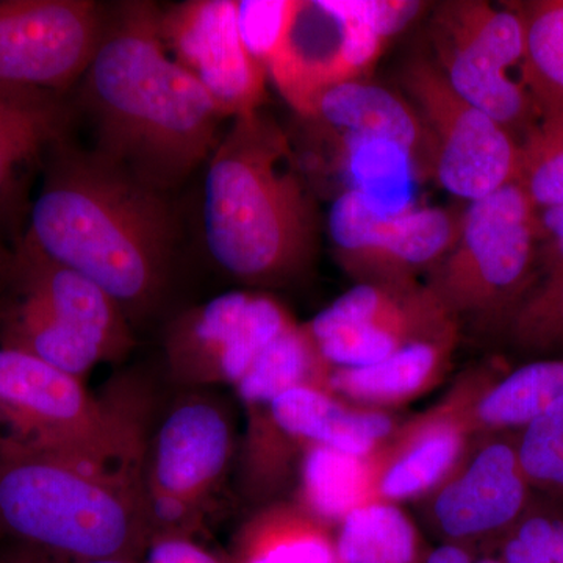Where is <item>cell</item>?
<instances>
[{"label":"cell","mask_w":563,"mask_h":563,"mask_svg":"<svg viewBox=\"0 0 563 563\" xmlns=\"http://www.w3.org/2000/svg\"><path fill=\"white\" fill-rule=\"evenodd\" d=\"M401 87L432 136L435 177L444 190L473 202L518 179L523 154L518 141L457 95L435 62H407Z\"/></svg>","instance_id":"11"},{"label":"cell","mask_w":563,"mask_h":563,"mask_svg":"<svg viewBox=\"0 0 563 563\" xmlns=\"http://www.w3.org/2000/svg\"><path fill=\"white\" fill-rule=\"evenodd\" d=\"M107 13L91 0H0V92H58L84 77Z\"/></svg>","instance_id":"15"},{"label":"cell","mask_w":563,"mask_h":563,"mask_svg":"<svg viewBox=\"0 0 563 563\" xmlns=\"http://www.w3.org/2000/svg\"><path fill=\"white\" fill-rule=\"evenodd\" d=\"M515 7L520 11L526 32L525 80L539 117V131L533 136L561 133L563 0H539Z\"/></svg>","instance_id":"27"},{"label":"cell","mask_w":563,"mask_h":563,"mask_svg":"<svg viewBox=\"0 0 563 563\" xmlns=\"http://www.w3.org/2000/svg\"><path fill=\"white\" fill-rule=\"evenodd\" d=\"M13 258L14 251L7 250L5 244L0 240V284H7L9 280Z\"/></svg>","instance_id":"40"},{"label":"cell","mask_w":563,"mask_h":563,"mask_svg":"<svg viewBox=\"0 0 563 563\" xmlns=\"http://www.w3.org/2000/svg\"><path fill=\"white\" fill-rule=\"evenodd\" d=\"M231 563H342L335 529L296 501L266 504L240 528Z\"/></svg>","instance_id":"24"},{"label":"cell","mask_w":563,"mask_h":563,"mask_svg":"<svg viewBox=\"0 0 563 563\" xmlns=\"http://www.w3.org/2000/svg\"><path fill=\"white\" fill-rule=\"evenodd\" d=\"M144 563H231L229 555L213 553L195 537L158 536L151 539Z\"/></svg>","instance_id":"35"},{"label":"cell","mask_w":563,"mask_h":563,"mask_svg":"<svg viewBox=\"0 0 563 563\" xmlns=\"http://www.w3.org/2000/svg\"><path fill=\"white\" fill-rule=\"evenodd\" d=\"M537 213L518 184L470 202L454 246L424 284L459 328L507 335L539 284Z\"/></svg>","instance_id":"6"},{"label":"cell","mask_w":563,"mask_h":563,"mask_svg":"<svg viewBox=\"0 0 563 563\" xmlns=\"http://www.w3.org/2000/svg\"><path fill=\"white\" fill-rule=\"evenodd\" d=\"M295 501L335 529L358 507L377 501L374 453L358 455L328 446L307 448L298 463Z\"/></svg>","instance_id":"26"},{"label":"cell","mask_w":563,"mask_h":563,"mask_svg":"<svg viewBox=\"0 0 563 563\" xmlns=\"http://www.w3.org/2000/svg\"><path fill=\"white\" fill-rule=\"evenodd\" d=\"M507 339L529 357L563 355V266L539 280L515 314Z\"/></svg>","instance_id":"30"},{"label":"cell","mask_w":563,"mask_h":563,"mask_svg":"<svg viewBox=\"0 0 563 563\" xmlns=\"http://www.w3.org/2000/svg\"><path fill=\"white\" fill-rule=\"evenodd\" d=\"M518 184L533 209H551L563 203V132L533 136L523 144Z\"/></svg>","instance_id":"33"},{"label":"cell","mask_w":563,"mask_h":563,"mask_svg":"<svg viewBox=\"0 0 563 563\" xmlns=\"http://www.w3.org/2000/svg\"><path fill=\"white\" fill-rule=\"evenodd\" d=\"M7 284L31 296L74 331L101 344L113 362L124 358L135 346L131 321L101 287L51 261L24 240L14 251Z\"/></svg>","instance_id":"20"},{"label":"cell","mask_w":563,"mask_h":563,"mask_svg":"<svg viewBox=\"0 0 563 563\" xmlns=\"http://www.w3.org/2000/svg\"><path fill=\"white\" fill-rule=\"evenodd\" d=\"M550 548L554 563H563V512L554 507L551 514Z\"/></svg>","instance_id":"39"},{"label":"cell","mask_w":563,"mask_h":563,"mask_svg":"<svg viewBox=\"0 0 563 563\" xmlns=\"http://www.w3.org/2000/svg\"><path fill=\"white\" fill-rule=\"evenodd\" d=\"M299 0H240L236 24L244 47L263 68L269 65L290 31Z\"/></svg>","instance_id":"32"},{"label":"cell","mask_w":563,"mask_h":563,"mask_svg":"<svg viewBox=\"0 0 563 563\" xmlns=\"http://www.w3.org/2000/svg\"><path fill=\"white\" fill-rule=\"evenodd\" d=\"M303 324L333 369L373 365L421 340L462 333L421 282L354 285Z\"/></svg>","instance_id":"14"},{"label":"cell","mask_w":563,"mask_h":563,"mask_svg":"<svg viewBox=\"0 0 563 563\" xmlns=\"http://www.w3.org/2000/svg\"><path fill=\"white\" fill-rule=\"evenodd\" d=\"M144 462L29 450L0 437V542L139 562L151 540Z\"/></svg>","instance_id":"4"},{"label":"cell","mask_w":563,"mask_h":563,"mask_svg":"<svg viewBox=\"0 0 563 563\" xmlns=\"http://www.w3.org/2000/svg\"><path fill=\"white\" fill-rule=\"evenodd\" d=\"M0 347L85 379L96 366L113 362L101 344L74 331L31 296L16 290L0 302Z\"/></svg>","instance_id":"25"},{"label":"cell","mask_w":563,"mask_h":563,"mask_svg":"<svg viewBox=\"0 0 563 563\" xmlns=\"http://www.w3.org/2000/svg\"><path fill=\"white\" fill-rule=\"evenodd\" d=\"M461 336V332H450L409 344L373 365L333 369L331 391L355 406L391 412L446 379Z\"/></svg>","instance_id":"22"},{"label":"cell","mask_w":563,"mask_h":563,"mask_svg":"<svg viewBox=\"0 0 563 563\" xmlns=\"http://www.w3.org/2000/svg\"><path fill=\"white\" fill-rule=\"evenodd\" d=\"M536 213L539 274L540 279H543L563 266V203L551 209L536 210Z\"/></svg>","instance_id":"36"},{"label":"cell","mask_w":563,"mask_h":563,"mask_svg":"<svg viewBox=\"0 0 563 563\" xmlns=\"http://www.w3.org/2000/svg\"><path fill=\"white\" fill-rule=\"evenodd\" d=\"M437 66L453 90L503 125L521 147L539 131L525 80L526 32L517 7L446 2L432 18Z\"/></svg>","instance_id":"9"},{"label":"cell","mask_w":563,"mask_h":563,"mask_svg":"<svg viewBox=\"0 0 563 563\" xmlns=\"http://www.w3.org/2000/svg\"><path fill=\"white\" fill-rule=\"evenodd\" d=\"M246 413L242 484L254 499L276 492L307 448L368 455L401 426L391 412L355 406L317 387L291 388Z\"/></svg>","instance_id":"10"},{"label":"cell","mask_w":563,"mask_h":563,"mask_svg":"<svg viewBox=\"0 0 563 563\" xmlns=\"http://www.w3.org/2000/svg\"><path fill=\"white\" fill-rule=\"evenodd\" d=\"M0 563H139L125 559H88L52 553L25 544L0 542Z\"/></svg>","instance_id":"37"},{"label":"cell","mask_w":563,"mask_h":563,"mask_svg":"<svg viewBox=\"0 0 563 563\" xmlns=\"http://www.w3.org/2000/svg\"><path fill=\"white\" fill-rule=\"evenodd\" d=\"M47 157L22 240L95 282L131 324L150 317L168 291L179 232L166 192L68 140Z\"/></svg>","instance_id":"1"},{"label":"cell","mask_w":563,"mask_h":563,"mask_svg":"<svg viewBox=\"0 0 563 563\" xmlns=\"http://www.w3.org/2000/svg\"><path fill=\"white\" fill-rule=\"evenodd\" d=\"M474 437L520 432L563 399V355L466 373L444 396Z\"/></svg>","instance_id":"21"},{"label":"cell","mask_w":563,"mask_h":563,"mask_svg":"<svg viewBox=\"0 0 563 563\" xmlns=\"http://www.w3.org/2000/svg\"><path fill=\"white\" fill-rule=\"evenodd\" d=\"M476 553L466 550V548L455 547V544H440L429 551L424 563H474Z\"/></svg>","instance_id":"38"},{"label":"cell","mask_w":563,"mask_h":563,"mask_svg":"<svg viewBox=\"0 0 563 563\" xmlns=\"http://www.w3.org/2000/svg\"><path fill=\"white\" fill-rule=\"evenodd\" d=\"M70 117L54 92H0V211L18 209L21 169L68 140Z\"/></svg>","instance_id":"23"},{"label":"cell","mask_w":563,"mask_h":563,"mask_svg":"<svg viewBox=\"0 0 563 563\" xmlns=\"http://www.w3.org/2000/svg\"><path fill=\"white\" fill-rule=\"evenodd\" d=\"M342 563H424L429 551L412 518L399 504L372 501L336 526Z\"/></svg>","instance_id":"29"},{"label":"cell","mask_w":563,"mask_h":563,"mask_svg":"<svg viewBox=\"0 0 563 563\" xmlns=\"http://www.w3.org/2000/svg\"><path fill=\"white\" fill-rule=\"evenodd\" d=\"M424 503L429 528L443 544L473 553L474 547L495 550L536 503L518 457L517 432L476 437Z\"/></svg>","instance_id":"16"},{"label":"cell","mask_w":563,"mask_h":563,"mask_svg":"<svg viewBox=\"0 0 563 563\" xmlns=\"http://www.w3.org/2000/svg\"><path fill=\"white\" fill-rule=\"evenodd\" d=\"M202 224L210 257L250 287H285L312 268L313 196L288 136L262 110L235 118L210 155Z\"/></svg>","instance_id":"3"},{"label":"cell","mask_w":563,"mask_h":563,"mask_svg":"<svg viewBox=\"0 0 563 563\" xmlns=\"http://www.w3.org/2000/svg\"><path fill=\"white\" fill-rule=\"evenodd\" d=\"M163 46L224 118L262 110L268 73L244 47L233 0H188L161 11Z\"/></svg>","instance_id":"17"},{"label":"cell","mask_w":563,"mask_h":563,"mask_svg":"<svg viewBox=\"0 0 563 563\" xmlns=\"http://www.w3.org/2000/svg\"><path fill=\"white\" fill-rule=\"evenodd\" d=\"M147 410L141 391L96 398L84 379L0 347V437L11 443L99 462H144Z\"/></svg>","instance_id":"5"},{"label":"cell","mask_w":563,"mask_h":563,"mask_svg":"<svg viewBox=\"0 0 563 563\" xmlns=\"http://www.w3.org/2000/svg\"><path fill=\"white\" fill-rule=\"evenodd\" d=\"M158 16V9L141 2L107 16L81 77V99L95 124V151L168 192L209 161L224 117L163 46Z\"/></svg>","instance_id":"2"},{"label":"cell","mask_w":563,"mask_h":563,"mask_svg":"<svg viewBox=\"0 0 563 563\" xmlns=\"http://www.w3.org/2000/svg\"><path fill=\"white\" fill-rule=\"evenodd\" d=\"M303 120L332 143L385 141L412 163L418 179L435 176V147L424 122L406 96L365 79L322 92Z\"/></svg>","instance_id":"19"},{"label":"cell","mask_w":563,"mask_h":563,"mask_svg":"<svg viewBox=\"0 0 563 563\" xmlns=\"http://www.w3.org/2000/svg\"><path fill=\"white\" fill-rule=\"evenodd\" d=\"M476 437L446 399L401 422L374 451L376 498L399 504L424 501L454 472Z\"/></svg>","instance_id":"18"},{"label":"cell","mask_w":563,"mask_h":563,"mask_svg":"<svg viewBox=\"0 0 563 563\" xmlns=\"http://www.w3.org/2000/svg\"><path fill=\"white\" fill-rule=\"evenodd\" d=\"M463 210L410 206L383 213L344 190L329 211L336 261L357 284L420 282L454 246Z\"/></svg>","instance_id":"13"},{"label":"cell","mask_w":563,"mask_h":563,"mask_svg":"<svg viewBox=\"0 0 563 563\" xmlns=\"http://www.w3.org/2000/svg\"><path fill=\"white\" fill-rule=\"evenodd\" d=\"M235 448L231 410L221 399L195 390L172 407L144 459L151 539L201 531L231 472Z\"/></svg>","instance_id":"8"},{"label":"cell","mask_w":563,"mask_h":563,"mask_svg":"<svg viewBox=\"0 0 563 563\" xmlns=\"http://www.w3.org/2000/svg\"><path fill=\"white\" fill-rule=\"evenodd\" d=\"M296 322L269 292L254 288L222 292L185 310L168 325L169 376L190 391L214 385L235 387L262 352Z\"/></svg>","instance_id":"12"},{"label":"cell","mask_w":563,"mask_h":563,"mask_svg":"<svg viewBox=\"0 0 563 563\" xmlns=\"http://www.w3.org/2000/svg\"><path fill=\"white\" fill-rule=\"evenodd\" d=\"M332 373V366L322 357L306 324L296 322L262 352L246 376L233 388L250 412L291 388L331 390Z\"/></svg>","instance_id":"28"},{"label":"cell","mask_w":563,"mask_h":563,"mask_svg":"<svg viewBox=\"0 0 563 563\" xmlns=\"http://www.w3.org/2000/svg\"><path fill=\"white\" fill-rule=\"evenodd\" d=\"M551 514L553 507L539 501L521 518L520 523L495 548L503 563H554L551 555Z\"/></svg>","instance_id":"34"},{"label":"cell","mask_w":563,"mask_h":563,"mask_svg":"<svg viewBox=\"0 0 563 563\" xmlns=\"http://www.w3.org/2000/svg\"><path fill=\"white\" fill-rule=\"evenodd\" d=\"M474 563H503L501 559L498 555L487 554L483 555V558H476V562Z\"/></svg>","instance_id":"41"},{"label":"cell","mask_w":563,"mask_h":563,"mask_svg":"<svg viewBox=\"0 0 563 563\" xmlns=\"http://www.w3.org/2000/svg\"><path fill=\"white\" fill-rule=\"evenodd\" d=\"M422 7L407 0H299L266 73L291 109L306 118L322 92L365 79L393 36Z\"/></svg>","instance_id":"7"},{"label":"cell","mask_w":563,"mask_h":563,"mask_svg":"<svg viewBox=\"0 0 563 563\" xmlns=\"http://www.w3.org/2000/svg\"><path fill=\"white\" fill-rule=\"evenodd\" d=\"M517 450L533 490L563 493V399L517 432Z\"/></svg>","instance_id":"31"}]
</instances>
